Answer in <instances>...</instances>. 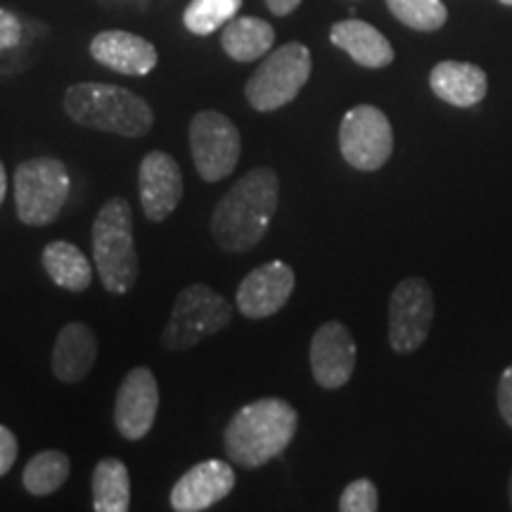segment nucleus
Masks as SVG:
<instances>
[{
    "instance_id": "f257e3e1",
    "label": "nucleus",
    "mask_w": 512,
    "mask_h": 512,
    "mask_svg": "<svg viewBox=\"0 0 512 512\" xmlns=\"http://www.w3.org/2000/svg\"><path fill=\"white\" fill-rule=\"evenodd\" d=\"M280 202V181L271 166L247 171L216 204L211 235L228 254H245L266 238Z\"/></svg>"
},
{
    "instance_id": "f03ea898",
    "label": "nucleus",
    "mask_w": 512,
    "mask_h": 512,
    "mask_svg": "<svg viewBox=\"0 0 512 512\" xmlns=\"http://www.w3.org/2000/svg\"><path fill=\"white\" fill-rule=\"evenodd\" d=\"M299 427L297 408L278 396H266L242 406L223 432V448L245 470L264 467L280 458Z\"/></svg>"
},
{
    "instance_id": "7ed1b4c3",
    "label": "nucleus",
    "mask_w": 512,
    "mask_h": 512,
    "mask_svg": "<svg viewBox=\"0 0 512 512\" xmlns=\"http://www.w3.org/2000/svg\"><path fill=\"white\" fill-rule=\"evenodd\" d=\"M64 112L74 124L124 138H145L155 126L152 107L114 83H74L64 93Z\"/></svg>"
},
{
    "instance_id": "20e7f679",
    "label": "nucleus",
    "mask_w": 512,
    "mask_h": 512,
    "mask_svg": "<svg viewBox=\"0 0 512 512\" xmlns=\"http://www.w3.org/2000/svg\"><path fill=\"white\" fill-rule=\"evenodd\" d=\"M91 235L93 261L102 287L110 294L131 292L140 273L131 204L124 197L107 200L95 216Z\"/></svg>"
},
{
    "instance_id": "39448f33",
    "label": "nucleus",
    "mask_w": 512,
    "mask_h": 512,
    "mask_svg": "<svg viewBox=\"0 0 512 512\" xmlns=\"http://www.w3.org/2000/svg\"><path fill=\"white\" fill-rule=\"evenodd\" d=\"M69 171L62 159L36 157L15 169V207L24 226H50L69 200Z\"/></svg>"
},
{
    "instance_id": "423d86ee",
    "label": "nucleus",
    "mask_w": 512,
    "mask_h": 512,
    "mask_svg": "<svg viewBox=\"0 0 512 512\" xmlns=\"http://www.w3.org/2000/svg\"><path fill=\"white\" fill-rule=\"evenodd\" d=\"M233 320L228 299L204 283H192L178 292L169 323L164 325L162 347L166 351H188Z\"/></svg>"
},
{
    "instance_id": "0eeeda50",
    "label": "nucleus",
    "mask_w": 512,
    "mask_h": 512,
    "mask_svg": "<svg viewBox=\"0 0 512 512\" xmlns=\"http://www.w3.org/2000/svg\"><path fill=\"white\" fill-rule=\"evenodd\" d=\"M313 69L311 50L304 43H285L273 50L249 76L245 98L256 112H275L302 93Z\"/></svg>"
},
{
    "instance_id": "6e6552de",
    "label": "nucleus",
    "mask_w": 512,
    "mask_h": 512,
    "mask_svg": "<svg viewBox=\"0 0 512 512\" xmlns=\"http://www.w3.org/2000/svg\"><path fill=\"white\" fill-rule=\"evenodd\" d=\"M190 155L202 181L216 183L235 171L242 155V138L233 119L216 110L197 112L188 128Z\"/></svg>"
},
{
    "instance_id": "1a4fd4ad",
    "label": "nucleus",
    "mask_w": 512,
    "mask_h": 512,
    "mask_svg": "<svg viewBox=\"0 0 512 512\" xmlns=\"http://www.w3.org/2000/svg\"><path fill=\"white\" fill-rule=\"evenodd\" d=\"M339 152L358 171H377L394 152V131L387 114L373 105H356L339 124Z\"/></svg>"
},
{
    "instance_id": "9d476101",
    "label": "nucleus",
    "mask_w": 512,
    "mask_h": 512,
    "mask_svg": "<svg viewBox=\"0 0 512 512\" xmlns=\"http://www.w3.org/2000/svg\"><path fill=\"white\" fill-rule=\"evenodd\" d=\"M434 294L425 278L411 275L394 287L389 297V347L396 354L418 351L430 337Z\"/></svg>"
},
{
    "instance_id": "9b49d317",
    "label": "nucleus",
    "mask_w": 512,
    "mask_h": 512,
    "mask_svg": "<svg viewBox=\"0 0 512 512\" xmlns=\"http://www.w3.org/2000/svg\"><path fill=\"white\" fill-rule=\"evenodd\" d=\"M159 411V384L150 368L128 370L114 399V425L126 441H140L155 427Z\"/></svg>"
},
{
    "instance_id": "f8f14e48",
    "label": "nucleus",
    "mask_w": 512,
    "mask_h": 512,
    "mask_svg": "<svg viewBox=\"0 0 512 512\" xmlns=\"http://www.w3.org/2000/svg\"><path fill=\"white\" fill-rule=\"evenodd\" d=\"M138 192L145 219L162 223L174 214L183 200V174L176 157L169 152H147L138 169Z\"/></svg>"
},
{
    "instance_id": "ddd939ff",
    "label": "nucleus",
    "mask_w": 512,
    "mask_h": 512,
    "mask_svg": "<svg viewBox=\"0 0 512 512\" xmlns=\"http://www.w3.org/2000/svg\"><path fill=\"white\" fill-rule=\"evenodd\" d=\"M311 373L323 389H339L351 380L356 368V342L339 320H328L313 332L309 349Z\"/></svg>"
},
{
    "instance_id": "4468645a",
    "label": "nucleus",
    "mask_w": 512,
    "mask_h": 512,
    "mask_svg": "<svg viewBox=\"0 0 512 512\" xmlns=\"http://www.w3.org/2000/svg\"><path fill=\"white\" fill-rule=\"evenodd\" d=\"M297 275L285 261H268L245 275L235 294V302L245 318H271L290 302Z\"/></svg>"
},
{
    "instance_id": "2eb2a0df",
    "label": "nucleus",
    "mask_w": 512,
    "mask_h": 512,
    "mask_svg": "<svg viewBox=\"0 0 512 512\" xmlns=\"http://www.w3.org/2000/svg\"><path fill=\"white\" fill-rule=\"evenodd\" d=\"M235 470L223 460H204L192 465L171 489V508L176 512H202L221 503L235 489Z\"/></svg>"
},
{
    "instance_id": "dca6fc26",
    "label": "nucleus",
    "mask_w": 512,
    "mask_h": 512,
    "mask_svg": "<svg viewBox=\"0 0 512 512\" xmlns=\"http://www.w3.org/2000/svg\"><path fill=\"white\" fill-rule=\"evenodd\" d=\"M91 57L102 67L126 76H145L157 67V48L131 31H100L91 41Z\"/></svg>"
},
{
    "instance_id": "f3484780",
    "label": "nucleus",
    "mask_w": 512,
    "mask_h": 512,
    "mask_svg": "<svg viewBox=\"0 0 512 512\" xmlns=\"http://www.w3.org/2000/svg\"><path fill=\"white\" fill-rule=\"evenodd\" d=\"M98 358V337L86 323H67L57 332L50 368L53 375L64 384L83 382Z\"/></svg>"
},
{
    "instance_id": "a211bd4d",
    "label": "nucleus",
    "mask_w": 512,
    "mask_h": 512,
    "mask_svg": "<svg viewBox=\"0 0 512 512\" xmlns=\"http://www.w3.org/2000/svg\"><path fill=\"white\" fill-rule=\"evenodd\" d=\"M430 88L439 100L453 107L479 105L489 91V76L472 62L444 60L432 69Z\"/></svg>"
},
{
    "instance_id": "6ab92c4d",
    "label": "nucleus",
    "mask_w": 512,
    "mask_h": 512,
    "mask_svg": "<svg viewBox=\"0 0 512 512\" xmlns=\"http://www.w3.org/2000/svg\"><path fill=\"white\" fill-rule=\"evenodd\" d=\"M330 41L366 69H382L394 62V48L387 36L363 19H344L332 24Z\"/></svg>"
},
{
    "instance_id": "aec40b11",
    "label": "nucleus",
    "mask_w": 512,
    "mask_h": 512,
    "mask_svg": "<svg viewBox=\"0 0 512 512\" xmlns=\"http://www.w3.org/2000/svg\"><path fill=\"white\" fill-rule=\"evenodd\" d=\"M43 268L50 280L62 290L81 294L93 283V266L79 247L67 240H55L46 245L41 254Z\"/></svg>"
},
{
    "instance_id": "412c9836",
    "label": "nucleus",
    "mask_w": 512,
    "mask_h": 512,
    "mask_svg": "<svg viewBox=\"0 0 512 512\" xmlns=\"http://www.w3.org/2000/svg\"><path fill=\"white\" fill-rule=\"evenodd\" d=\"M275 43V29L266 19L235 17L221 31V48L235 62H254L268 55Z\"/></svg>"
},
{
    "instance_id": "4be33fe9",
    "label": "nucleus",
    "mask_w": 512,
    "mask_h": 512,
    "mask_svg": "<svg viewBox=\"0 0 512 512\" xmlns=\"http://www.w3.org/2000/svg\"><path fill=\"white\" fill-rule=\"evenodd\" d=\"M93 510L128 512L131 508V477L119 458H102L93 470Z\"/></svg>"
},
{
    "instance_id": "5701e85b",
    "label": "nucleus",
    "mask_w": 512,
    "mask_h": 512,
    "mask_svg": "<svg viewBox=\"0 0 512 512\" xmlns=\"http://www.w3.org/2000/svg\"><path fill=\"white\" fill-rule=\"evenodd\" d=\"M69 472H72V463H69L67 453L48 448V451L36 453V456L24 465L22 484L31 496L43 498L60 491L62 486L67 484Z\"/></svg>"
},
{
    "instance_id": "b1692460",
    "label": "nucleus",
    "mask_w": 512,
    "mask_h": 512,
    "mask_svg": "<svg viewBox=\"0 0 512 512\" xmlns=\"http://www.w3.org/2000/svg\"><path fill=\"white\" fill-rule=\"evenodd\" d=\"M240 8L242 0H190L183 12V24L190 34L209 36L238 17Z\"/></svg>"
},
{
    "instance_id": "393cba45",
    "label": "nucleus",
    "mask_w": 512,
    "mask_h": 512,
    "mask_svg": "<svg viewBox=\"0 0 512 512\" xmlns=\"http://www.w3.org/2000/svg\"><path fill=\"white\" fill-rule=\"evenodd\" d=\"M387 8L403 27L415 31H439L448 19L441 0H387Z\"/></svg>"
},
{
    "instance_id": "a878e982",
    "label": "nucleus",
    "mask_w": 512,
    "mask_h": 512,
    "mask_svg": "<svg viewBox=\"0 0 512 512\" xmlns=\"http://www.w3.org/2000/svg\"><path fill=\"white\" fill-rule=\"evenodd\" d=\"M380 508L377 486L370 479H356L347 484V489L339 496V510L342 512H375Z\"/></svg>"
},
{
    "instance_id": "bb28decb",
    "label": "nucleus",
    "mask_w": 512,
    "mask_h": 512,
    "mask_svg": "<svg viewBox=\"0 0 512 512\" xmlns=\"http://www.w3.org/2000/svg\"><path fill=\"white\" fill-rule=\"evenodd\" d=\"M24 38L22 19L15 12L0 8V55H8L19 48Z\"/></svg>"
},
{
    "instance_id": "cd10ccee",
    "label": "nucleus",
    "mask_w": 512,
    "mask_h": 512,
    "mask_svg": "<svg viewBox=\"0 0 512 512\" xmlns=\"http://www.w3.org/2000/svg\"><path fill=\"white\" fill-rule=\"evenodd\" d=\"M19 456V444L17 437L8 427L0 425V477H5L15 467Z\"/></svg>"
},
{
    "instance_id": "c85d7f7f",
    "label": "nucleus",
    "mask_w": 512,
    "mask_h": 512,
    "mask_svg": "<svg viewBox=\"0 0 512 512\" xmlns=\"http://www.w3.org/2000/svg\"><path fill=\"white\" fill-rule=\"evenodd\" d=\"M498 411L505 425L512 427V366L503 370L501 382H498Z\"/></svg>"
},
{
    "instance_id": "c756f323",
    "label": "nucleus",
    "mask_w": 512,
    "mask_h": 512,
    "mask_svg": "<svg viewBox=\"0 0 512 512\" xmlns=\"http://www.w3.org/2000/svg\"><path fill=\"white\" fill-rule=\"evenodd\" d=\"M266 5L275 17H287L302 5V0H266Z\"/></svg>"
},
{
    "instance_id": "7c9ffc66",
    "label": "nucleus",
    "mask_w": 512,
    "mask_h": 512,
    "mask_svg": "<svg viewBox=\"0 0 512 512\" xmlns=\"http://www.w3.org/2000/svg\"><path fill=\"white\" fill-rule=\"evenodd\" d=\"M5 195H8V174H5V166L0 162V207H3Z\"/></svg>"
},
{
    "instance_id": "2f4dec72",
    "label": "nucleus",
    "mask_w": 512,
    "mask_h": 512,
    "mask_svg": "<svg viewBox=\"0 0 512 512\" xmlns=\"http://www.w3.org/2000/svg\"><path fill=\"white\" fill-rule=\"evenodd\" d=\"M508 491H510V508H512V475H510V484H508Z\"/></svg>"
},
{
    "instance_id": "473e14b6",
    "label": "nucleus",
    "mask_w": 512,
    "mask_h": 512,
    "mask_svg": "<svg viewBox=\"0 0 512 512\" xmlns=\"http://www.w3.org/2000/svg\"><path fill=\"white\" fill-rule=\"evenodd\" d=\"M501 5H508V8H512V0H498Z\"/></svg>"
}]
</instances>
